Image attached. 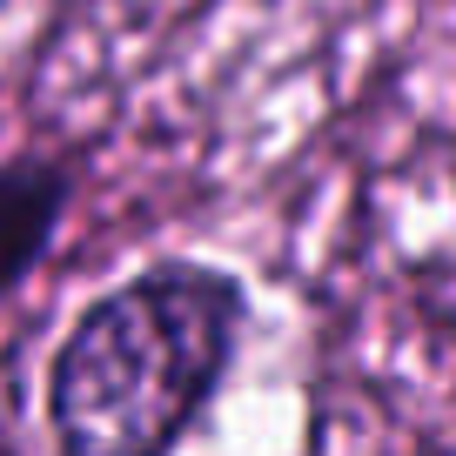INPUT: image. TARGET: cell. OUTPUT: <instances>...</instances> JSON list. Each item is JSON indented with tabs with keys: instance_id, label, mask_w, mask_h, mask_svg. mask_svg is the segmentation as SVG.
<instances>
[{
	"instance_id": "1",
	"label": "cell",
	"mask_w": 456,
	"mask_h": 456,
	"mask_svg": "<svg viewBox=\"0 0 456 456\" xmlns=\"http://www.w3.org/2000/svg\"><path fill=\"white\" fill-rule=\"evenodd\" d=\"M248 289L222 262L161 256L101 289L47 362V429L74 456H161L208 423L242 356Z\"/></svg>"
},
{
	"instance_id": "2",
	"label": "cell",
	"mask_w": 456,
	"mask_h": 456,
	"mask_svg": "<svg viewBox=\"0 0 456 456\" xmlns=\"http://www.w3.org/2000/svg\"><path fill=\"white\" fill-rule=\"evenodd\" d=\"M68 201H74V161L68 155L28 148V155L0 161V302L41 269Z\"/></svg>"
},
{
	"instance_id": "3",
	"label": "cell",
	"mask_w": 456,
	"mask_h": 456,
	"mask_svg": "<svg viewBox=\"0 0 456 456\" xmlns=\"http://www.w3.org/2000/svg\"><path fill=\"white\" fill-rule=\"evenodd\" d=\"M0 7H7V0H0Z\"/></svg>"
}]
</instances>
